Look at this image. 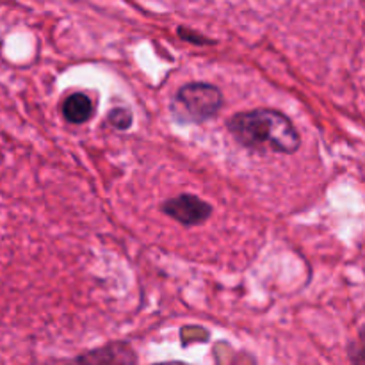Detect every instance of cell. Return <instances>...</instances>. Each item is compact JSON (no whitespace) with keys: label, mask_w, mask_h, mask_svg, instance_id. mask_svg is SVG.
Here are the masks:
<instances>
[{"label":"cell","mask_w":365,"mask_h":365,"mask_svg":"<svg viewBox=\"0 0 365 365\" xmlns=\"http://www.w3.org/2000/svg\"><path fill=\"white\" fill-rule=\"evenodd\" d=\"M228 130L242 146L259 152L294 153L302 139L292 121L273 109L239 113L228 120Z\"/></svg>","instance_id":"1"},{"label":"cell","mask_w":365,"mask_h":365,"mask_svg":"<svg viewBox=\"0 0 365 365\" xmlns=\"http://www.w3.org/2000/svg\"><path fill=\"white\" fill-rule=\"evenodd\" d=\"M348 359L351 365H365V324L359 330L355 341L348 346Z\"/></svg>","instance_id":"6"},{"label":"cell","mask_w":365,"mask_h":365,"mask_svg":"<svg viewBox=\"0 0 365 365\" xmlns=\"http://www.w3.org/2000/svg\"><path fill=\"white\" fill-rule=\"evenodd\" d=\"M153 365H189L184 362H160V364H153Z\"/></svg>","instance_id":"9"},{"label":"cell","mask_w":365,"mask_h":365,"mask_svg":"<svg viewBox=\"0 0 365 365\" xmlns=\"http://www.w3.org/2000/svg\"><path fill=\"white\" fill-rule=\"evenodd\" d=\"M95 113V103L86 93H73L63 102V114L66 121L73 125H82Z\"/></svg>","instance_id":"5"},{"label":"cell","mask_w":365,"mask_h":365,"mask_svg":"<svg viewBox=\"0 0 365 365\" xmlns=\"http://www.w3.org/2000/svg\"><path fill=\"white\" fill-rule=\"evenodd\" d=\"M163 212L184 227H196L212 214V207L195 195H180L163 203Z\"/></svg>","instance_id":"3"},{"label":"cell","mask_w":365,"mask_h":365,"mask_svg":"<svg viewBox=\"0 0 365 365\" xmlns=\"http://www.w3.org/2000/svg\"><path fill=\"white\" fill-rule=\"evenodd\" d=\"M132 110L127 107H118L109 113V123L118 130H127L132 125Z\"/></svg>","instance_id":"7"},{"label":"cell","mask_w":365,"mask_h":365,"mask_svg":"<svg viewBox=\"0 0 365 365\" xmlns=\"http://www.w3.org/2000/svg\"><path fill=\"white\" fill-rule=\"evenodd\" d=\"M223 107L220 89L205 82H191L182 86L171 102V114L178 123H203L216 116Z\"/></svg>","instance_id":"2"},{"label":"cell","mask_w":365,"mask_h":365,"mask_svg":"<svg viewBox=\"0 0 365 365\" xmlns=\"http://www.w3.org/2000/svg\"><path fill=\"white\" fill-rule=\"evenodd\" d=\"M66 365H138V356L127 342H110L75 356Z\"/></svg>","instance_id":"4"},{"label":"cell","mask_w":365,"mask_h":365,"mask_svg":"<svg viewBox=\"0 0 365 365\" xmlns=\"http://www.w3.org/2000/svg\"><path fill=\"white\" fill-rule=\"evenodd\" d=\"M178 34H180V38H184L185 41L198 43V45H209V43H210L207 38H203V36L196 34V32L187 31V29H178Z\"/></svg>","instance_id":"8"}]
</instances>
